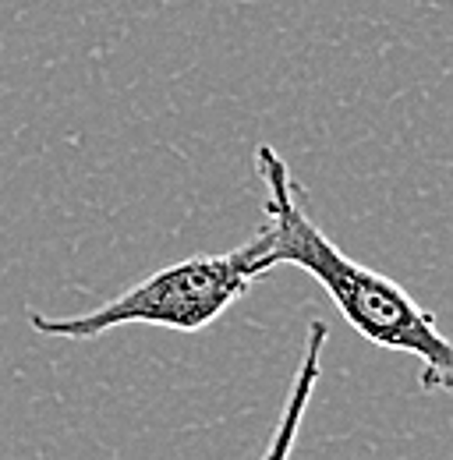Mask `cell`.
<instances>
[{
    "instance_id": "6da1fadb",
    "label": "cell",
    "mask_w": 453,
    "mask_h": 460,
    "mask_svg": "<svg viewBox=\"0 0 453 460\" xmlns=\"http://www.w3.org/2000/svg\"><path fill=\"white\" fill-rule=\"evenodd\" d=\"M255 167L266 184V224L270 262L305 270L319 288L330 294L347 326L383 350H400L422 361V390L447 394L453 386V347L440 333V323L429 308H422L396 280L379 270L340 252L330 234L308 217L301 188L273 146L255 149Z\"/></svg>"
},
{
    "instance_id": "7a4b0ae2",
    "label": "cell",
    "mask_w": 453,
    "mask_h": 460,
    "mask_svg": "<svg viewBox=\"0 0 453 460\" xmlns=\"http://www.w3.org/2000/svg\"><path fill=\"white\" fill-rule=\"evenodd\" d=\"M270 270H273L270 241L259 230L241 248H230L220 255H191L173 266H164L153 277L138 280L135 288L96 305L93 312L57 319L32 308L29 326L54 341H96L120 326H160L173 333H202Z\"/></svg>"
},
{
    "instance_id": "3957f363",
    "label": "cell",
    "mask_w": 453,
    "mask_h": 460,
    "mask_svg": "<svg viewBox=\"0 0 453 460\" xmlns=\"http://www.w3.org/2000/svg\"><path fill=\"white\" fill-rule=\"evenodd\" d=\"M330 341V326L323 319H315L308 330H305V347H301V358H298V368H294V379H290V390H287V401L280 407V418L270 432V443L262 450L259 460H290L294 447H298V432H301V421L312 407V394H315V383L323 376V350Z\"/></svg>"
}]
</instances>
